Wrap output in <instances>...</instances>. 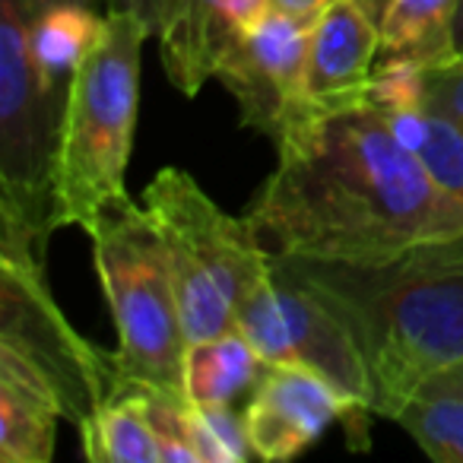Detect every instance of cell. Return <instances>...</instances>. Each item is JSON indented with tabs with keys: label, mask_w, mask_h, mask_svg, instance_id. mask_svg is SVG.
<instances>
[{
	"label": "cell",
	"mask_w": 463,
	"mask_h": 463,
	"mask_svg": "<svg viewBox=\"0 0 463 463\" xmlns=\"http://www.w3.org/2000/svg\"><path fill=\"white\" fill-rule=\"evenodd\" d=\"M277 156L245 219L279 258L387 264L463 235V206L372 102L311 118Z\"/></svg>",
	"instance_id": "cell-1"
},
{
	"label": "cell",
	"mask_w": 463,
	"mask_h": 463,
	"mask_svg": "<svg viewBox=\"0 0 463 463\" xmlns=\"http://www.w3.org/2000/svg\"><path fill=\"white\" fill-rule=\"evenodd\" d=\"M273 258L349 327L372 378L374 416L393 419L435 374L463 359V235L387 264Z\"/></svg>",
	"instance_id": "cell-2"
},
{
	"label": "cell",
	"mask_w": 463,
	"mask_h": 463,
	"mask_svg": "<svg viewBox=\"0 0 463 463\" xmlns=\"http://www.w3.org/2000/svg\"><path fill=\"white\" fill-rule=\"evenodd\" d=\"M105 0H0V213L52 235L61 124Z\"/></svg>",
	"instance_id": "cell-3"
},
{
	"label": "cell",
	"mask_w": 463,
	"mask_h": 463,
	"mask_svg": "<svg viewBox=\"0 0 463 463\" xmlns=\"http://www.w3.org/2000/svg\"><path fill=\"white\" fill-rule=\"evenodd\" d=\"M153 29L128 10H109L96 45L80 64L61 124L54 175V225L90 232L105 206L128 200L130 162L140 105V54Z\"/></svg>",
	"instance_id": "cell-4"
},
{
	"label": "cell",
	"mask_w": 463,
	"mask_h": 463,
	"mask_svg": "<svg viewBox=\"0 0 463 463\" xmlns=\"http://www.w3.org/2000/svg\"><path fill=\"white\" fill-rule=\"evenodd\" d=\"M143 210L165 245L187 343L235 330L241 302L273 273V254L254 225L219 210L175 165L143 187Z\"/></svg>",
	"instance_id": "cell-5"
},
{
	"label": "cell",
	"mask_w": 463,
	"mask_h": 463,
	"mask_svg": "<svg viewBox=\"0 0 463 463\" xmlns=\"http://www.w3.org/2000/svg\"><path fill=\"white\" fill-rule=\"evenodd\" d=\"M118 330V381L184 397L187 330L159 232L143 206L118 200L86 232ZM187 400V397H184Z\"/></svg>",
	"instance_id": "cell-6"
},
{
	"label": "cell",
	"mask_w": 463,
	"mask_h": 463,
	"mask_svg": "<svg viewBox=\"0 0 463 463\" xmlns=\"http://www.w3.org/2000/svg\"><path fill=\"white\" fill-rule=\"evenodd\" d=\"M0 346L23 355L48 381L64 422L83 438L115 391V362L86 343L54 302L45 283L52 235L14 213H0Z\"/></svg>",
	"instance_id": "cell-7"
},
{
	"label": "cell",
	"mask_w": 463,
	"mask_h": 463,
	"mask_svg": "<svg viewBox=\"0 0 463 463\" xmlns=\"http://www.w3.org/2000/svg\"><path fill=\"white\" fill-rule=\"evenodd\" d=\"M235 330H241L270 365L308 368L353 403L372 410V378L349 327L324 298L289 277L277 258L270 277L241 302Z\"/></svg>",
	"instance_id": "cell-8"
},
{
	"label": "cell",
	"mask_w": 463,
	"mask_h": 463,
	"mask_svg": "<svg viewBox=\"0 0 463 463\" xmlns=\"http://www.w3.org/2000/svg\"><path fill=\"white\" fill-rule=\"evenodd\" d=\"M311 26L315 23L270 10L216 71V80L239 105L241 124L270 137L277 146L292 130L324 115L305 86Z\"/></svg>",
	"instance_id": "cell-9"
},
{
	"label": "cell",
	"mask_w": 463,
	"mask_h": 463,
	"mask_svg": "<svg viewBox=\"0 0 463 463\" xmlns=\"http://www.w3.org/2000/svg\"><path fill=\"white\" fill-rule=\"evenodd\" d=\"M245 429L254 457L283 463L317 444L334 422L346 425L349 448H368V406L353 403L327 378L298 365H270L258 391L248 397Z\"/></svg>",
	"instance_id": "cell-10"
},
{
	"label": "cell",
	"mask_w": 463,
	"mask_h": 463,
	"mask_svg": "<svg viewBox=\"0 0 463 463\" xmlns=\"http://www.w3.org/2000/svg\"><path fill=\"white\" fill-rule=\"evenodd\" d=\"M270 0H178L159 35L168 83L184 96H197L216 77L222 58L264 16Z\"/></svg>",
	"instance_id": "cell-11"
},
{
	"label": "cell",
	"mask_w": 463,
	"mask_h": 463,
	"mask_svg": "<svg viewBox=\"0 0 463 463\" xmlns=\"http://www.w3.org/2000/svg\"><path fill=\"white\" fill-rule=\"evenodd\" d=\"M381 29L359 0H336L311 26L308 99L317 111L365 102L368 77L378 64Z\"/></svg>",
	"instance_id": "cell-12"
},
{
	"label": "cell",
	"mask_w": 463,
	"mask_h": 463,
	"mask_svg": "<svg viewBox=\"0 0 463 463\" xmlns=\"http://www.w3.org/2000/svg\"><path fill=\"white\" fill-rule=\"evenodd\" d=\"M58 419H64L48 381L14 349L0 346V460L48 463Z\"/></svg>",
	"instance_id": "cell-13"
},
{
	"label": "cell",
	"mask_w": 463,
	"mask_h": 463,
	"mask_svg": "<svg viewBox=\"0 0 463 463\" xmlns=\"http://www.w3.org/2000/svg\"><path fill=\"white\" fill-rule=\"evenodd\" d=\"M270 362L254 349L241 330L187 343L184 397L200 410H235L264 381Z\"/></svg>",
	"instance_id": "cell-14"
},
{
	"label": "cell",
	"mask_w": 463,
	"mask_h": 463,
	"mask_svg": "<svg viewBox=\"0 0 463 463\" xmlns=\"http://www.w3.org/2000/svg\"><path fill=\"white\" fill-rule=\"evenodd\" d=\"M460 0H391L381 16L378 61L403 58L441 67L457 58L454 23Z\"/></svg>",
	"instance_id": "cell-15"
},
{
	"label": "cell",
	"mask_w": 463,
	"mask_h": 463,
	"mask_svg": "<svg viewBox=\"0 0 463 463\" xmlns=\"http://www.w3.org/2000/svg\"><path fill=\"white\" fill-rule=\"evenodd\" d=\"M393 134L416 153L422 168L463 206V128L448 115L419 105L406 111H381Z\"/></svg>",
	"instance_id": "cell-16"
},
{
	"label": "cell",
	"mask_w": 463,
	"mask_h": 463,
	"mask_svg": "<svg viewBox=\"0 0 463 463\" xmlns=\"http://www.w3.org/2000/svg\"><path fill=\"white\" fill-rule=\"evenodd\" d=\"M80 441L83 454L96 463H162L159 435L130 391L111 393Z\"/></svg>",
	"instance_id": "cell-17"
},
{
	"label": "cell",
	"mask_w": 463,
	"mask_h": 463,
	"mask_svg": "<svg viewBox=\"0 0 463 463\" xmlns=\"http://www.w3.org/2000/svg\"><path fill=\"white\" fill-rule=\"evenodd\" d=\"M406 435L438 463H463V397L416 393L393 416Z\"/></svg>",
	"instance_id": "cell-18"
},
{
	"label": "cell",
	"mask_w": 463,
	"mask_h": 463,
	"mask_svg": "<svg viewBox=\"0 0 463 463\" xmlns=\"http://www.w3.org/2000/svg\"><path fill=\"white\" fill-rule=\"evenodd\" d=\"M191 435L200 463H245L254 457L245 416L235 410L191 406Z\"/></svg>",
	"instance_id": "cell-19"
},
{
	"label": "cell",
	"mask_w": 463,
	"mask_h": 463,
	"mask_svg": "<svg viewBox=\"0 0 463 463\" xmlns=\"http://www.w3.org/2000/svg\"><path fill=\"white\" fill-rule=\"evenodd\" d=\"M425 73L429 67L403 58H384L368 77L365 102L378 111H406L425 105Z\"/></svg>",
	"instance_id": "cell-20"
},
{
	"label": "cell",
	"mask_w": 463,
	"mask_h": 463,
	"mask_svg": "<svg viewBox=\"0 0 463 463\" xmlns=\"http://www.w3.org/2000/svg\"><path fill=\"white\" fill-rule=\"evenodd\" d=\"M425 105L463 128V58H454L450 64L429 67L425 73Z\"/></svg>",
	"instance_id": "cell-21"
},
{
	"label": "cell",
	"mask_w": 463,
	"mask_h": 463,
	"mask_svg": "<svg viewBox=\"0 0 463 463\" xmlns=\"http://www.w3.org/2000/svg\"><path fill=\"white\" fill-rule=\"evenodd\" d=\"M175 4H178V0H105V7L109 10H128V14L140 16V20L153 29L156 39H159L162 29H165Z\"/></svg>",
	"instance_id": "cell-22"
},
{
	"label": "cell",
	"mask_w": 463,
	"mask_h": 463,
	"mask_svg": "<svg viewBox=\"0 0 463 463\" xmlns=\"http://www.w3.org/2000/svg\"><path fill=\"white\" fill-rule=\"evenodd\" d=\"M330 4H336V0H270V10L273 14H286V16H296V20L315 23Z\"/></svg>",
	"instance_id": "cell-23"
},
{
	"label": "cell",
	"mask_w": 463,
	"mask_h": 463,
	"mask_svg": "<svg viewBox=\"0 0 463 463\" xmlns=\"http://www.w3.org/2000/svg\"><path fill=\"white\" fill-rule=\"evenodd\" d=\"M419 393H450V397H463V359L450 365L448 372L435 374Z\"/></svg>",
	"instance_id": "cell-24"
},
{
	"label": "cell",
	"mask_w": 463,
	"mask_h": 463,
	"mask_svg": "<svg viewBox=\"0 0 463 463\" xmlns=\"http://www.w3.org/2000/svg\"><path fill=\"white\" fill-rule=\"evenodd\" d=\"M359 4L368 10V16H372L374 23H381V16H384V10H387V4H391V0H359Z\"/></svg>",
	"instance_id": "cell-25"
},
{
	"label": "cell",
	"mask_w": 463,
	"mask_h": 463,
	"mask_svg": "<svg viewBox=\"0 0 463 463\" xmlns=\"http://www.w3.org/2000/svg\"><path fill=\"white\" fill-rule=\"evenodd\" d=\"M454 45H457V58H463V0L457 4V23H454Z\"/></svg>",
	"instance_id": "cell-26"
}]
</instances>
